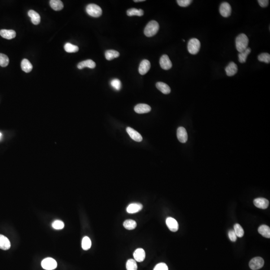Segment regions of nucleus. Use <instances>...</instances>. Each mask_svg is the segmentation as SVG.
<instances>
[{"mask_svg": "<svg viewBox=\"0 0 270 270\" xmlns=\"http://www.w3.org/2000/svg\"><path fill=\"white\" fill-rule=\"evenodd\" d=\"M143 207V205L140 203H132L128 206L127 212L129 214L138 213L142 210Z\"/></svg>", "mask_w": 270, "mask_h": 270, "instance_id": "16", "label": "nucleus"}, {"mask_svg": "<svg viewBox=\"0 0 270 270\" xmlns=\"http://www.w3.org/2000/svg\"><path fill=\"white\" fill-rule=\"evenodd\" d=\"M201 48V43L200 41L196 38L190 39L188 43L187 48L188 52L191 54L196 55L200 51Z\"/></svg>", "mask_w": 270, "mask_h": 270, "instance_id": "3", "label": "nucleus"}, {"mask_svg": "<svg viewBox=\"0 0 270 270\" xmlns=\"http://www.w3.org/2000/svg\"><path fill=\"white\" fill-rule=\"evenodd\" d=\"M127 14L128 16H142L144 15V11L143 10L132 8L127 10Z\"/></svg>", "mask_w": 270, "mask_h": 270, "instance_id": "29", "label": "nucleus"}, {"mask_svg": "<svg viewBox=\"0 0 270 270\" xmlns=\"http://www.w3.org/2000/svg\"><path fill=\"white\" fill-rule=\"evenodd\" d=\"M123 226L127 230H134L136 228L137 223L133 220H127L124 222Z\"/></svg>", "mask_w": 270, "mask_h": 270, "instance_id": "28", "label": "nucleus"}, {"mask_svg": "<svg viewBox=\"0 0 270 270\" xmlns=\"http://www.w3.org/2000/svg\"><path fill=\"white\" fill-rule=\"evenodd\" d=\"M127 132L128 133L130 137L133 140L135 141L140 142L143 140V138L140 134H139L138 132L133 129L131 127H127L126 129Z\"/></svg>", "mask_w": 270, "mask_h": 270, "instance_id": "13", "label": "nucleus"}, {"mask_svg": "<svg viewBox=\"0 0 270 270\" xmlns=\"http://www.w3.org/2000/svg\"><path fill=\"white\" fill-rule=\"evenodd\" d=\"M52 227L56 230H61L64 227V223L61 220H56L52 223Z\"/></svg>", "mask_w": 270, "mask_h": 270, "instance_id": "37", "label": "nucleus"}, {"mask_svg": "<svg viewBox=\"0 0 270 270\" xmlns=\"http://www.w3.org/2000/svg\"><path fill=\"white\" fill-rule=\"evenodd\" d=\"M11 247L9 240L4 235H0V249L3 250H7Z\"/></svg>", "mask_w": 270, "mask_h": 270, "instance_id": "19", "label": "nucleus"}, {"mask_svg": "<svg viewBox=\"0 0 270 270\" xmlns=\"http://www.w3.org/2000/svg\"><path fill=\"white\" fill-rule=\"evenodd\" d=\"M258 2L259 4L261 7L265 8L268 5L269 1H268V0H258Z\"/></svg>", "mask_w": 270, "mask_h": 270, "instance_id": "41", "label": "nucleus"}, {"mask_svg": "<svg viewBox=\"0 0 270 270\" xmlns=\"http://www.w3.org/2000/svg\"><path fill=\"white\" fill-rule=\"evenodd\" d=\"M151 68V64L148 60H144L141 62L139 67V72L142 75L147 73Z\"/></svg>", "mask_w": 270, "mask_h": 270, "instance_id": "12", "label": "nucleus"}, {"mask_svg": "<svg viewBox=\"0 0 270 270\" xmlns=\"http://www.w3.org/2000/svg\"><path fill=\"white\" fill-rule=\"evenodd\" d=\"M258 60L259 61L266 63L267 64L270 63V55L268 53H262L259 55Z\"/></svg>", "mask_w": 270, "mask_h": 270, "instance_id": "35", "label": "nucleus"}, {"mask_svg": "<svg viewBox=\"0 0 270 270\" xmlns=\"http://www.w3.org/2000/svg\"><path fill=\"white\" fill-rule=\"evenodd\" d=\"M21 68L26 73H30L33 69V66L29 60L24 59L21 62Z\"/></svg>", "mask_w": 270, "mask_h": 270, "instance_id": "24", "label": "nucleus"}, {"mask_svg": "<svg viewBox=\"0 0 270 270\" xmlns=\"http://www.w3.org/2000/svg\"><path fill=\"white\" fill-rule=\"evenodd\" d=\"M154 270H168V267L165 263H161L155 267Z\"/></svg>", "mask_w": 270, "mask_h": 270, "instance_id": "39", "label": "nucleus"}, {"mask_svg": "<svg viewBox=\"0 0 270 270\" xmlns=\"http://www.w3.org/2000/svg\"><path fill=\"white\" fill-rule=\"evenodd\" d=\"M134 1L135 2H144L145 1V0H134Z\"/></svg>", "mask_w": 270, "mask_h": 270, "instance_id": "42", "label": "nucleus"}, {"mask_svg": "<svg viewBox=\"0 0 270 270\" xmlns=\"http://www.w3.org/2000/svg\"><path fill=\"white\" fill-rule=\"evenodd\" d=\"M96 63L93 60H87L86 61L81 62L79 63L78 65V68L80 70L83 69L85 67L89 68L91 69H94L96 67Z\"/></svg>", "mask_w": 270, "mask_h": 270, "instance_id": "21", "label": "nucleus"}, {"mask_svg": "<svg viewBox=\"0 0 270 270\" xmlns=\"http://www.w3.org/2000/svg\"><path fill=\"white\" fill-rule=\"evenodd\" d=\"M51 8L55 11H60L64 8V4L60 0H51L50 1Z\"/></svg>", "mask_w": 270, "mask_h": 270, "instance_id": "23", "label": "nucleus"}, {"mask_svg": "<svg viewBox=\"0 0 270 270\" xmlns=\"http://www.w3.org/2000/svg\"><path fill=\"white\" fill-rule=\"evenodd\" d=\"M156 87L159 91L164 94H169L171 92V89L168 85L163 82H158L156 84Z\"/></svg>", "mask_w": 270, "mask_h": 270, "instance_id": "22", "label": "nucleus"}, {"mask_svg": "<svg viewBox=\"0 0 270 270\" xmlns=\"http://www.w3.org/2000/svg\"><path fill=\"white\" fill-rule=\"evenodd\" d=\"M160 64L161 67L165 70H168L172 67V63L169 57L167 55H163L160 58Z\"/></svg>", "mask_w": 270, "mask_h": 270, "instance_id": "8", "label": "nucleus"}, {"mask_svg": "<svg viewBox=\"0 0 270 270\" xmlns=\"http://www.w3.org/2000/svg\"><path fill=\"white\" fill-rule=\"evenodd\" d=\"M258 232L261 235L265 238H270V229L269 227L267 225H261L259 228Z\"/></svg>", "mask_w": 270, "mask_h": 270, "instance_id": "25", "label": "nucleus"}, {"mask_svg": "<svg viewBox=\"0 0 270 270\" xmlns=\"http://www.w3.org/2000/svg\"><path fill=\"white\" fill-rule=\"evenodd\" d=\"M254 204L255 206L262 209H266L269 205V202L267 199L263 198H259L254 200Z\"/></svg>", "mask_w": 270, "mask_h": 270, "instance_id": "10", "label": "nucleus"}, {"mask_svg": "<svg viewBox=\"0 0 270 270\" xmlns=\"http://www.w3.org/2000/svg\"><path fill=\"white\" fill-rule=\"evenodd\" d=\"M111 85L113 87V88L117 91H119L121 89V81L118 79H114L112 80L111 82Z\"/></svg>", "mask_w": 270, "mask_h": 270, "instance_id": "36", "label": "nucleus"}, {"mask_svg": "<svg viewBox=\"0 0 270 270\" xmlns=\"http://www.w3.org/2000/svg\"><path fill=\"white\" fill-rule=\"evenodd\" d=\"M135 112L138 114H145L149 113L151 111V107L147 104H139L136 106L134 108Z\"/></svg>", "mask_w": 270, "mask_h": 270, "instance_id": "14", "label": "nucleus"}, {"mask_svg": "<svg viewBox=\"0 0 270 270\" xmlns=\"http://www.w3.org/2000/svg\"><path fill=\"white\" fill-rule=\"evenodd\" d=\"M219 11L223 17L227 18L231 14V6L227 2H223L220 6Z\"/></svg>", "mask_w": 270, "mask_h": 270, "instance_id": "7", "label": "nucleus"}, {"mask_svg": "<svg viewBox=\"0 0 270 270\" xmlns=\"http://www.w3.org/2000/svg\"><path fill=\"white\" fill-rule=\"evenodd\" d=\"M42 268L46 270H53L57 267V263L54 259L47 258L45 259L41 263Z\"/></svg>", "mask_w": 270, "mask_h": 270, "instance_id": "5", "label": "nucleus"}, {"mask_svg": "<svg viewBox=\"0 0 270 270\" xmlns=\"http://www.w3.org/2000/svg\"><path fill=\"white\" fill-rule=\"evenodd\" d=\"M177 3L180 7H186L189 6L192 2L191 0H177Z\"/></svg>", "mask_w": 270, "mask_h": 270, "instance_id": "38", "label": "nucleus"}, {"mask_svg": "<svg viewBox=\"0 0 270 270\" xmlns=\"http://www.w3.org/2000/svg\"><path fill=\"white\" fill-rule=\"evenodd\" d=\"M264 265V260L262 258L258 257L252 259L249 263V267L252 270H257L260 269Z\"/></svg>", "mask_w": 270, "mask_h": 270, "instance_id": "6", "label": "nucleus"}, {"mask_svg": "<svg viewBox=\"0 0 270 270\" xmlns=\"http://www.w3.org/2000/svg\"><path fill=\"white\" fill-rule=\"evenodd\" d=\"M86 12L88 14L94 18H98L101 16L102 10L99 6L96 4H91L86 7Z\"/></svg>", "mask_w": 270, "mask_h": 270, "instance_id": "4", "label": "nucleus"}, {"mask_svg": "<svg viewBox=\"0 0 270 270\" xmlns=\"http://www.w3.org/2000/svg\"><path fill=\"white\" fill-rule=\"evenodd\" d=\"M166 222L168 227L172 232H175L178 231L179 229V225L178 222L175 219L172 217H168L167 218Z\"/></svg>", "mask_w": 270, "mask_h": 270, "instance_id": "11", "label": "nucleus"}, {"mask_svg": "<svg viewBox=\"0 0 270 270\" xmlns=\"http://www.w3.org/2000/svg\"><path fill=\"white\" fill-rule=\"evenodd\" d=\"M134 257L135 260L138 262H142L144 260L146 257L145 252L144 250L142 248H139L134 252Z\"/></svg>", "mask_w": 270, "mask_h": 270, "instance_id": "17", "label": "nucleus"}, {"mask_svg": "<svg viewBox=\"0 0 270 270\" xmlns=\"http://www.w3.org/2000/svg\"><path fill=\"white\" fill-rule=\"evenodd\" d=\"M0 35L5 39L11 40L16 37V33L14 30L3 29L0 30Z\"/></svg>", "mask_w": 270, "mask_h": 270, "instance_id": "18", "label": "nucleus"}, {"mask_svg": "<svg viewBox=\"0 0 270 270\" xmlns=\"http://www.w3.org/2000/svg\"><path fill=\"white\" fill-rule=\"evenodd\" d=\"M249 39L244 34H241L236 38V47L239 53L244 51L248 48Z\"/></svg>", "mask_w": 270, "mask_h": 270, "instance_id": "1", "label": "nucleus"}, {"mask_svg": "<svg viewBox=\"0 0 270 270\" xmlns=\"http://www.w3.org/2000/svg\"><path fill=\"white\" fill-rule=\"evenodd\" d=\"M64 49L68 53H76L79 51V47L71 43H67L64 46Z\"/></svg>", "mask_w": 270, "mask_h": 270, "instance_id": "30", "label": "nucleus"}, {"mask_svg": "<svg viewBox=\"0 0 270 270\" xmlns=\"http://www.w3.org/2000/svg\"><path fill=\"white\" fill-rule=\"evenodd\" d=\"M229 237L230 238V240L232 242H236L237 240V236L235 234L234 230H230L229 232Z\"/></svg>", "mask_w": 270, "mask_h": 270, "instance_id": "40", "label": "nucleus"}, {"mask_svg": "<svg viewBox=\"0 0 270 270\" xmlns=\"http://www.w3.org/2000/svg\"><path fill=\"white\" fill-rule=\"evenodd\" d=\"M120 56V53L118 51L110 50H107L105 52V57L107 60L110 61L114 59L117 58Z\"/></svg>", "mask_w": 270, "mask_h": 270, "instance_id": "26", "label": "nucleus"}, {"mask_svg": "<svg viewBox=\"0 0 270 270\" xmlns=\"http://www.w3.org/2000/svg\"><path fill=\"white\" fill-rule=\"evenodd\" d=\"M2 137V134L0 132V140L1 139Z\"/></svg>", "mask_w": 270, "mask_h": 270, "instance_id": "43", "label": "nucleus"}, {"mask_svg": "<svg viewBox=\"0 0 270 270\" xmlns=\"http://www.w3.org/2000/svg\"><path fill=\"white\" fill-rule=\"evenodd\" d=\"M28 15L31 19L32 22L33 24L37 25L40 24L41 22V17L37 12L31 10L28 12Z\"/></svg>", "mask_w": 270, "mask_h": 270, "instance_id": "20", "label": "nucleus"}, {"mask_svg": "<svg viewBox=\"0 0 270 270\" xmlns=\"http://www.w3.org/2000/svg\"><path fill=\"white\" fill-rule=\"evenodd\" d=\"M234 232L237 237L241 238L244 235V231L243 230V228L239 224H236L234 225Z\"/></svg>", "mask_w": 270, "mask_h": 270, "instance_id": "32", "label": "nucleus"}, {"mask_svg": "<svg viewBox=\"0 0 270 270\" xmlns=\"http://www.w3.org/2000/svg\"><path fill=\"white\" fill-rule=\"evenodd\" d=\"M9 59L8 56L4 54L0 53V66L3 67H6L9 65Z\"/></svg>", "mask_w": 270, "mask_h": 270, "instance_id": "34", "label": "nucleus"}, {"mask_svg": "<svg viewBox=\"0 0 270 270\" xmlns=\"http://www.w3.org/2000/svg\"><path fill=\"white\" fill-rule=\"evenodd\" d=\"M126 268L127 270H137L136 261L133 259H129L126 263Z\"/></svg>", "mask_w": 270, "mask_h": 270, "instance_id": "33", "label": "nucleus"}, {"mask_svg": "<svg viewBox=\"0 0 270 270\" xmlns=\"http://www.w3.org/2000/svg\"><path fill=\"white\" fill-rule=\"evenodd\" d=\"M226 74L228 76H233L235 75L238 72L237 65L233 62H230L225 69Z\"/></svg>", "mask_w": 270, "mask_h": 270, "instance_id": "15", "label": "nucleus"}, {"mask_svg": "<svg viewBox=\"0 0 270 270\" xmlns=\"http://www.w3.org/2000/svg\"><path fill=\"white\" fill-rule=\"evenodd\" d=\"M251 49L249 48H248L247 49H246L244 51L240 53L238 57H239V61L241 63H244L247 60V57L248 55H249V54L251 53Z\"/></svg>", "mask_w": 270, "mask_h": 270, "instance_id": "27", "label": "nucleus"}, {"mask_svg": "<svg viewBox=\"0 0 270 270\" xmlns=\"http://www.w3.org/2000/svg\"><path fill=\"white\" fill-rule=\"evenodd\" d=\"M159 25L158 23L155 21H151L148 23L144 29V34L146 36L151 37L155 35L159 30Z\"/></svg>", "mask_w": 270, "mask_h": 270, "instance_id": "2", "label": "nucleus"}, {"mask_svg": "<svg viewBox=\"0 0 270 270\" xmlns=\"http://www.w3.org/2000/svg\"><path fill=\"white\" fill-rule=\"evenodd\" d=\"M91 245H92V242L90 238L87 236L84 237L82 241V247L83 249L87 251L90 249Z\"/></svg>", "mask_w": 270, "mask_h": 270, "instance_id": "31", "label": "nucleus"}, {"mask_svg": "<svg viewBox=\"0 0 270 270\" xmlns=\"http://www.w3.org/2000/svg\"><path fill=\"white\" fill-rule=\"evenodd\" d=\"M177 138L181 143H185L188 140L187 131L183 127L178 128L177 133Z\"/></svg>", "mask_w": 270, "mask_h": 270, "instance_id": "9", "label": "nucleus"}]
</instances>
